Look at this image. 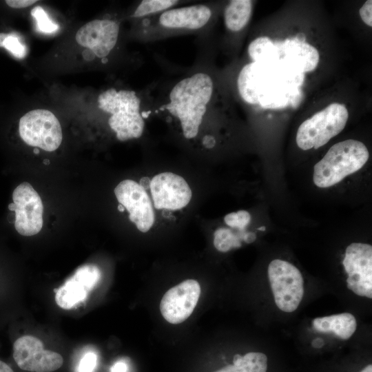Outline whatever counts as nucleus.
Returning a JSON list of instances; mask_svg holds the SVG:
<instances>
[{
  "instance_id": "obj_1",
  "label": "nucleus",
  "mask_w": 372,
  "mask_h": 372,
  "mask_svg": "<svg viewBox=\"0 0 372 372\" xmlns=\"http://www.w3.org/2000/svg\"><path fill=\"white\" fill-rule=\"evenodd\" d=\"M303 80V73L280 60L251 62L240 70L237 89L245 103L276 109L285 107L292 101Z\"/></svg>"
},
{
  "instance_id": "obj_2",
  "label": "nucleus",
  "mask_w": 372,
  "mask_h": 372,
  "mask_svg": "<svg viewBox=\"0 0 372 372\" xmlns=\"http://www.w3.org/2000/svg\"><path fill=\"white\" fill-rule=\"evenodd\" d=\"M214 15V10L208 3L176 6L138 20L136 37L148 43L176 36L204 33Z\"/></svg>"
},
{
  "instance_id": "obj_3",
  "label": "nucleus",
  "mask_w": 372,
  "mask_h": 372,
  "mask_svg": "<svg viewBox=\"0 0 372 372\" xmlns=\"http://www.w3.org/2000/svg\"><path fill=\"white\" fill-rule=\"evenodd\" d=\"M98 107L110 113L107 123L120 141L140 138L151 114L149 104L143 106L142 97L134 90L111 87L98 96ZM150 103V102H149Z\"/></svg>"
},
{
  "instance_id": "obj_4",
  "label": "nucleus",
  "mask_w": 372,
  "mask_h": 372,
  "mask_svg": "<svg viewBox=\"0 0 372 372\" xmlns=\"http://www.w3.org/2000/svg\"><path fill=\"white\" fill-rule=\"evenodd\" d=\"M369 157V151L362 142L353 139L339 142L315 165L313 182L321 188L333 186L360 170Z\"/></svg>"
},
{
  "instance_id": "obj_5",
  "label": "nucleus",
  "mask_w": 372,
  "mask_h": 372,
  "mask_svg": "<svg viewBox=\"0 0 372 372\" xmlns=\"http://www.w3.org/2000/svg\"><path fill=\"white\" fill-rule=\"evenodd\" d=\"M348 118L345 105L330 104L300 125L296 134L298 146L303 150L318 149L343 130Z\"/></svg>"
},
{
  "instance_id": "obj_6",
  "label": "nucleus",
  "mask_w": 372,
  "mask_h": 372,
  "mask_svg": "<svg viewBox=\"0 0 372 372\" xmlns=\"http://www.w3.org/2000/svg\"><path fill=\"white\" fill-rule=\"evenodd\" d=\"M267 273L278 308L287 313L296 310L304 295V281L299 269L287 261L275 259L269 263Z\"/></svg>"
},
{
  "instance_id": "obj_7",
  "label": "nucleus",
  "mask_w": 372,
  "mask_h": 372,
  "mask_svg": "<svg viewBox=\"0 0 372 372\" xmlns=\"http://www.w3.org/2000/svg\"><path fill=\"white\" fill-rule=\"evenodd\" d=\"M19 133L28 145L47 152L56 150L63 138L60 123L55 115L43 109L33 110L19 120Z\"/></svg>"
},
{
  "instance_id": "obj_8",
  "label": "nucleus",
  "mask_w": 372,
  "mask_h": 372,
  "mask_svg": "<svg viewBox=\"0 0 372 372\" xmlns=\"http://www.w3.org/2000/svg\"><path fill=\"white\" fill-rule=\"evenodd\" d=\"M12 201L8 209L15 212L17 231L25 236L38 234L43 227V206L37 192L30 183L23 182L14 189Z\"/></svg>"
},
{
  "instance_id": "obj_9",
  "label": "nucleus",
  "mask_w": 372,
  "mask_h": 372,
  "mask_svg": "<svg viewBox=\"0 0 372 372\" xmlns=\"http://www.w3.org/2000/svg\"><path fill=\"white\" fill-rule=\"evenodd\" d=\"M348 274L349 289L361 297L372 298V247L361 242H353L345 251L342 261Z\"/></svg>"
},
{
  "instance_id": "obj_10",
  "label": "nucleus",
  "mask_w": 372,
  "mask_h": 372,
  "mask_svg": "<svg viewBox=\"0 0 372 372\" xmlns=\"http://www.w3.org/2000/svg\"><path fill=\"white\" fill-rule=\"evenodd\" d=\"M13 358L20 369L31 372H52L63 363L59 353L45 350L41 340L32 335L20 337L14 342Z\"/></svg>"
},
{
  "instance_id": "obj_11",
  "label": "nucleus",
  "mask_w": 372,
  "mask_h": 372,
  "mask_svg": "<svg viewBox=\"0 0 372 372\" xmlns=\"http://www.w3.org/2000/svg\"><path fill=\"white\" fill-rule=\"evenodd\" d=\"M119 204L129 213L130 220L143 233L147 232L154 223L155 216L152 201L138 183L127 179L114 189Z\"/></svg>"
},
{
  "instance_id": "obj_12",
  "label": "nucleus",
  "mask_w": 372,
  "mask_h": 372,
  "mask_svg": "<svg viewBox=\"0 0 372 372\" xmlns=\"http://www.w3.org/2000/svg\"><path fill=\"white\" fill-rule=\"evenodd\" d=\"M200 294V286L196 280L188 279L169 289L163 296L160 311L165 320L180 324L192 313Z\"/></svg>"
},
{
  "instance_id": "obj_13",
  "label": "nucleus",
  "mask_w": 372,
  "mask_h": 372,
  "mask_svg": "<svg viewBox=\"0 0 372 372\" xmlns=\"http://www.w3.org/2000/svg\"><path fill=\"white\" fill-rule=\"evenodd\" d=\"M154 206L157 209L179 210L188 205L192 190L186 180L172 172L156 175L150 184Z\"/></svg>"
},
{
  "instance_id": "obj_14",
  "label": "nucleus",
  "mask_w": 372,
  "mask_h": 372,
  "mask_svg": "<svg viewBox=\"0 0 372 372\" xmlns=\"http://www.w3.org/2000/svg\"><path fill=\"white\" fill-rule=\"evenodd\" d=\"M120 25L113 19L92 20L76 33V41L81 46L91 50L96 57L107 58L115 48L119 36Z\"/></svg>"
},
{
  "instance_id": "obj_15",
  "label": "nucleus",
  "mask_w": 372,
  "mask_h": 372,
  "mask_svg": "<svg viewBox=\"0 0 372 372\" xmlns=\"http://www.w3.org/2000/svg\"><path fill=\"white\" fill-rule=\"evenodd\" d=\"M101 278V271L94 265L79 267L74 273L59 287L55 295L56 304L64 309H70L86 298L88 293Z\"/></svg>"
},
{
  "instance_id": "obj_16",
  "label": "nucleus",
  "mask_w": 372,
  "mask_h": 372,
  "mask_svg": "<svg viewBox=\"0 0 372 372\" xmlns=\"http://www.w3.org/2000/svg\"><path fill=\"white\" fill-rule=\"evenodd\" d=\"M280 60L288 66L301 72L314 70L319 62L317 49L309 43L298 39H287L278 43Z\"/></svg>"
},
{
  "instance_id": "obj_17",
  "label": "nucleus",
  "mask_w": 372,
  "mask_h": 372,
  "mask_svg": "<svg viewBox=\"0 0 372 372\" xmlns=\"http://www.w3.org/2000/svg\"><path fill=\"white\" fill-rule=\"evenodd\" d=\"M313 329L320 333H333L342 340L349 339L357 329V321L350 313L316 318L312 320Z\"/></svg>"
},
{
  "instance_id": "obj_18",
  "label": "nucleus",
  "mask_w": 372,
  "mask_h": 372,
  "mask_svg": "<svg viewBox=\"0 0 372 372\" xmlns=\"http://www.w3.org/2000/svg\"><path fill=\"white\" fill-rule=\"evenodd\" d=\"M269 358L266 353L250 351L244 355L235 354L231 364H228L214 372H269Z\"/></svg>"
},
{
  "instance_id": "obj_19",
  "label": "nucleus",
  "mask_w": 372,
  "mask_h": 372,
  "mask_svg": "<svg viewBox=\"0 0 372 372\" xmlns=\"http://www.w3.org/2000/svg\"><path fill=\"white\" fill-rule=\"evenodd\" d=\"M251 13V1H230L225 6L223 13L224 23L226 28L232 32H240L247 25Z\"/></svg>"
},
{
  "instance_id": "obj_20",
  "label": "nucleus",
  "mask_w": 372,
  "mask_h": 372,
  "mask_svg": "<svg viewBox=\"0 0 372 372\" xmlns=\"http://www.w3.org/2000/svg\"><path fill=\"white\" fill-rule=\"evenodd\" d=\"M247 51L252 62L275 61L280 57L278 44L267 37H258L252 41Z\"/></svg>"
},
{
  "instance_id": "obj_21",
  "label": "nucleus",
  "mask_w": 372,
  "mask_h": 372,
  "mask_svg": "<svg viewBox=\"0 0 372 372\" xmlns=\"http://www.w3.org/2000/svg\"><path fill=\"white\" fill-rule=\"evenodd\" d=\"M179 0H142L135 7L130 17L136 20L158 14L181 3Z\"/></svg>"
},
{
  "instance_id": "obj_22",
  "label": "nucleus",
  "mask_w": 372,
  "mask_h": 372,
  "mask_svg": "<svg viewBox=\"0 0 372 372\" xmlns=\"http://www.w3.org/2000/svg\"><path fill=\"white\" fill-rule=\"evenodd\" d=\"M214 245L221 252H227L233 248L240 247L238 237L227 228H218L214 234Z\"/></svg>"
},
{
  "instance_id": "obj_23",
  "label": "nucleus",
  "mask_w": 372,
  "mask_h": 372,
  "mask_svg": "<svg viewBox=\"0 0 372 372\" xmlns=\"http://www.w3.org/2000/svg\"><path fill=\"white\" fill-rule=\"evenodd\" d=\"M31 15L36 21L37 30L43 33H53L56 32L59 27L52 21L47 13L41 6H36L31 10Z\"/></svg>"
},
{
  "instance_id": "obj_24",
  "label": "nucleus",
  "mask_w": 372,
  "mask_h": 372,
  "mask_svg": "<svg viewBox=\"0 0 372 372\" xmlns=\"http://www.w3.org/2000/svg\"><path fill=\"white\" fill-rule=\"evenodd\" d=\"M250 220L251 216L245 210L229 213L224 218V220L228 226L240 229H244L249 223Z\"/></svg>"
},
{
  "instance_id": "obj_25",
  "label": "nucleus",
  "mask_w": 372,
  "mask_h": 372,
  "mask_svg": "<svg viewBox=\"0 0 372 372\" xmlns=\"http://www.w3.org/2000/svg\"><path fill=\"white\" fill-rule=\"evenodd\" d=\"M3 47L18 59H23L27 54L26 47L13 34H8L3 43Z\"/></svg>"
},
{
  "instance_id": "obj_26",
  "label": "nucleus",
  "mask_w": 372,
  "mask_h": 372,
  "mask_svg": "<svg viewBox=\"0 0 372 372\" xmlns=\"http://www.w3.org/2000/svg\"><path fill=\"white\" fill-rule=\"evenodd\" d=\"M97 362V356L93 352H88L81 359L78 367L79 372H93Z\"/></svg>"
},
{
  "instance_id": "obj_27",
  "label": "nucleus",
  "mask_w": 372,
  "mask_h": 372,
  "mask_svg": "<svg viewBox=\"0 0 372 372\" xmlns=\"http://www.w3.org/2000/svg\"><path fill=\"white\" fill-rule=\"evenodd\" d=\"M372 1H366L359 10L362 20L369 26H372Z\"/></svg>"
},
{
  "instance_id": "obj_28",
  "label": "nucleus",
  "mask_w": 372,
  "mask_h": 372,
  "mask_svg": "<svg viewBox=\"0 0 372 372\" xmlns=\"http://www.w3.org/2000/svg\"><path fill=\"white\" fill-rule=\"evenodd\" d=\"M37 1V0H6V3L11 8H22L28 7Z\"/></svg>"
},
{
  "instance_id": "obj_29",
  "label": "nucleus",
  "mask_w": 372,
  "mask_h": 372,
  "mask_svg": "<svg viewBox=\"0 0 372 372\" xmlns=\"http://www.w3.org/2000/svg\"><path fill=\"white\" fill-rule=\"evenodd\" d=\"M127 366L123 362H116L111 369V372H126Z\"/></svg>"
},
{
  "instance_id": "obj_30",
  "label": "nucleus",
  "mask_w": 372,
  "mask_h": 372,
  "mask_svg": "<svg viewBox=\"0 0 372 372\" xmlns=\"http://www.w3.org/2000/svg\"><path fill=\"white\" fill-rule=\"evenodd\" d=\"M83 58L88 61H91L96 58L95 54L90 49L85 48L82 52Z\"/></svg>"
},
{
  "instance_id": "obj_31",
  "label": "nucleus",
  "mask_w": 372,
  "mask_h": 372,
  "mask_svg": "<svg viewBox=\"0 0 372 372\" xmlns=\"http://www.w3.org/2000/svg\"><path fill=\"white\" fill-rule=\"evenodd\" d=\"M138 184L144 190L147 191L150 188L151 180L149 177H143Z\"/></svg>"
},
{
  "instance_id": "obj_32",
  "label": "nucleus",
  "mask_w": 372,
  "mask_h": 372,
  "mask_svg": "<svg viewBox=\"0 0 372 372\" xmlns=\"http://www.w3.org/2000/svg\"><path fill=\"white\" fill-rule=\"evenodd\" d=\"M0 372H14V371L6 363L0 360Z\"/></svg>"
},
{
  "instance_id": "obj_33",
  "label": "nucleus",
  "mask_w": 372,
  "mask_h": 372,
  "mask_svg": "<svg viewBox=\"0 0 372 372\" xmlns=\"http://www.w3.org/2000/svg\"><path fill=\"white\" fill-rule=\"evenodd\" d=\"M256 236L253 233H248L245 236V241L246 242H251L254 240Z\"/></svg>"
},
{
  "instance_id": "obj_34",
  "label": "nucleus",
  "mask_w": 372,
  "mask_h": 372,
  "mask_svg": "<svg viewBox=\"0 0 372 372\" xmlns=\"http://www.w3.org/2000/svg\"><path fill=\"white\" fill-rule=\"evenodd\" d=\"M323 344H324L323 340L322 339H320V338H317V339L314 340L313 342H312V345L315 348L322 347Z\"/></svg>"
},
{
  "instance_id": "obj_35",
  "label": "nucleus",
  "mask_w": 372,
  "mask_h": 372,
  "mask_svg": "<svg viewBox=\"0 0 372 372\" xmlns=\"http://www.w3.org/2000/svg\"><path fill=\"white\" fill-rule=\"evenodd\" d=\"M8 34L0 33V48L3 47V43L6 38L8 37Z\"/></svg>"
},
{
  "instance_id": "obj_36",
  "label": "nucleus",
  "mask_w": 372,
  "mask_h": 372,
  "mask_svg": "<svg viewBox=\"0 0 372 372\" xmlns=\"http://www.w3.org/2000/svg\"><path fill=\"white\" fill-rule=\"evenodd\" d=\"M125 207H124L122 205L119 204V205H118V210L119 211L123 212V211H125Z\"/></svg>"
},
{
  "instance_id": "obj_37",
  "label": "nucleus",
  "mask_w": 372,
  "mask_h": 372,
  "mask_svg": "<svg viewBox=\"0 0 372 372\" xmlns=\"http://www.w3.org/2000/svg\"><path fill=\"white\" fill-rule=\"evenodd\" d=\"M34 153L35 154H38L39 153V149H38L37 147H35V148L34 149Z\"/></svg>"
},
{
  "instance_id": "obj_38",
  "label": "nucleus",
  "mask_w": 372,
  "mask_h": 372,
  "mask_svg": "<svg viewBox=\"0 0 372 372\" xmlns=\"http://www.w3.org/2000/svg\"><path fill=\"white\" fill-rule=\"evenodd\" d=\"M43 163H44L45 165H49L50 161H49L48 159H45V160L43 161Z\"/></svg>"
},
{
  "instance_id": "obj_39",
  "label": "nucleus",
  "mask_w": 372,
  "mask_h": 372,
  "mask_svg": "<svg viewBox=\"0 0 372 372\" xmlns=\"http://www.w3.org/2000/svg\"><path fill=\"white\" fill-rule=\"evenodd\" d=\"M265 229H266L265 227L262 226V227H259V228H258V230H260V231H265Z\"/></svg>"
}]
</instances>
